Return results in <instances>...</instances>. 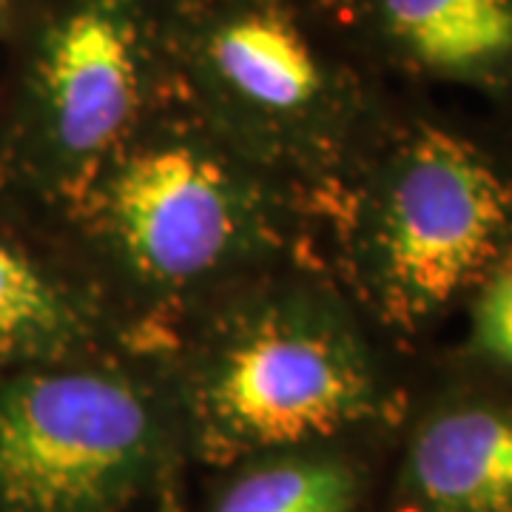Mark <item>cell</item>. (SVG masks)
I'll use <instances>...</instances> for the list:
<instances>
[{"label": "cell", "instance_id": "1", "mask_svg": "<svg viewBox=\"0 0 512 512\" xmlns=\"http://www.w3.org/2000/svg\"><path fill=\"white\" fill-rule=\"evenodd\" d=\"M40 225L123 345L163 356L251 276L319 254L308 202L202 123L177 92Z\"/></svg>", "mask_w": 512, "mask_h": 512}, {"label": "cell", "instance_id": "2", "mask_svg": "<svg viewBox=\"0 0 512 512\" xmlns=\"http://www.w3.org/2000/svg\"><path fill=\"white\" fill-rule=\"evenodd\" d=\"M396 353L322 256L239 282L157 356L185 470L296 444L390 436L410 410Z\"/></svg>", "mask_w": 512, "mask_h": 512}, {"label": "cell", "instance_id": "3", "mask_svg": "<svg viewBox=\"0 0 512 512\" xmlns=\"http://www.w3.org/2000/svg\"><path fill=\"white\" fill-rule=\"evenodd\" d=\"M319 254L399 350L512 262V168L396 100L322 205Z\"/></svg>", "mask_w": 512, "mask_h": 512}, {"label": "cell", "instance_id": "4", "mask_svg": "<svg viewBox=\"0 0 512 512\" xmlns=\"http://www.w3.org/2000/svg\"><path fill=\"white\" fill-rule=\"evenodd\" d=\"M168 46L177 97L316 220L393 100L308 0H168Z\"/></svg>", "mask_w": 512, "mask_h": 512}, {"label": "cell", "instance_id": "5", "mask_svg": "<svg viewBox=\"0 0 512 512\" xmlns=\"http://www.w3.org/2000/svg\"><path fill=\"white\" fill-rule=\"evenodd\" d=\"M23 35L0 177L43 222L174 94L168 0H37Z\"/></svg>", "mask_w": 512, "mask_h": 512}, {"label": "cell", "instance_id": "6", "mask_svg": "<svg viewBox=\"0 0 512 512\" xmlns=\"http://www.w3.org/2000/svg\"><path fill=\"white\" fill-rule=\"evenodd\" d=\"M180 467L157 356L114 348L0 373V512L146 510Z\"/></svg>", "mask_w": 512, "mask_h": 512}, {"label": "cell", "instance_id": "7", "mask_svg": "<svg viewBox=\"0 0 512 512\" xmlns=\"http://www.w3.org/2000/svg\"><path fill=\"white\" fill-rule=\"evenodd\" d=\"M384 86L512 97V0H308Z\"/></svg>", "mask_w": 512, "mask_h": 512}, {"label": "cell", "instance_id": "8", "mask_svg": "<svg viewBox=\"0 0 512 512\" xmlns=\"http://www.w3.org/2000/svg\"><path fill=\"white\" fill-rule=\"evenodd\" d=\"M390 512H512V404L450 393L407 424Z\"/></svg>", "mask_w": 512, "mask_h": 512}, {"label": "cell", "instance_id": "9", "mask_svg": "<svg viewBox=\"0 0 512 512\" xmlns=\"http://www.w3.org/2000/svg\"><path fill=\"white\" fill-rule=\"evenodd\" d=\"M114 348L120 333L52 237L32 220L0 228V373Z\"/></svg>", "mask_w": 512, "mask_h": 512}, {"label": "cell", "instance_id": "10", "mask_svg": "<svg viewBox=\"0 0 512 512\" xmlns=\"http://www.w3.org/2000/svg\"><path fill=\"white\" fill-rule=\"evenodd\" d=\"M379 444L316 441L185 470V512H373Z\"/></svg>", "mask_w": 512, "mask_h": 512}, {"label": "cell", "instance_id": "11", "mask_svg": "<svg viewBox=\"0 0 512 512\" xmlns=\"http://www.w3.org/2000/svg\"><path fill=\"white\" fill-rule=\"evenodd\" d=\"M467 319V356L512 373V262L478 288Z\"/></svg>", "mask_w": 512, "mask_h": 512}, {"label": "cell", "instance_id": "12", "mask_svg": "<svg viewBox=\"0 0 512 512\" xmlns=\"http://www.w3.org/2000/svg\"><path fill=\"white\" fill-rule=\"evenodd\" d=\"M143 512H185V467L165 476Z\"/></svg>", "mask_w": 512, "mask_h": 512}, {"label": "cell", "instance_id": "13", "mask_svg": "<svg viewBox=\"0 0 512 512\" xmlns=\"http://www.w3.org/2000/svg\"><path fill=\"white\" fill-rule=\"evenodd\" d=\"M15 3H18V0H0V32H6L9 20L15 15Z\"/></svg>", "mask_w": 512, "mask_h": 512}]
</instances>
